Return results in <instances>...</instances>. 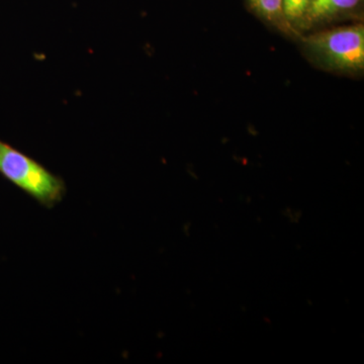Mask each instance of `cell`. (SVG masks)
<instances>
[{"label": "cell", "instance_id": "obj_1", "mask_svg": "<svg viewBox=\"0 0 364 364\" xmlns=\"http://www.w3.org/2000/svg\"><path fill=\"white\" fill-rule=\"evenodd\" d=\"M309 57L321 68L338 73H360L364 69V26H341L303 39Z\"/></svg>", "mask_w": 364, "mask_h": 364}, {"label": "cell", "instance_id": "obj_2", "mask_svg": "<svg viewBox=\"0 0 364 364\" xmlns=\"http://www.w3.org/2000/svg\"><path fill=\"white\" fill-rule=\"evenodd\" d=\"M0 174L46 208L56 205L66 193L61 177L1 140Z\"/></svg>", "mask_w": 364, "mask_h": 364}, {"label": "cell", "instance_id": "obj_3", "mask_svg": "<svg viewBox=\"0 0 364 364\" xmlns=\"http://www.w3.org/2000/svg\"><path fill=\"white\" fill-rule=\"evenodd\" d=\"M363 1V0H312L309 14V28L352 16L360 9Z\"/></svg>", "mask_w": 364, "mask_h": 364}, {"label": "cell", "instance_id": "obj_4", "mask_svg": "<svg viewBox=\"0 0 364 364\" xmlns=\"http://www.w3.org/2000/svg\"><path fill=\"white\" fill-rule=\"evenodd\" d=\"M248 2L262 20L287 35H294L284 16L282 0H248Z\"/></svg>", "mask_w": 364, "mask_h": 364}, {"label": "cell", "instance_id": "obj_5", "mask_svg": "<svg viewBox=\"0 0 364 364\" xmlns=\"http://www.w3.org/2000/svg\"><path fill=\"white\" fill-rule=\"evenodd\" d=\"M284 13L294 35H301L309 28V14L312 0H282Z\"/></svg>", "mask_w": 364, "mask_h": 364}]
</instances>
